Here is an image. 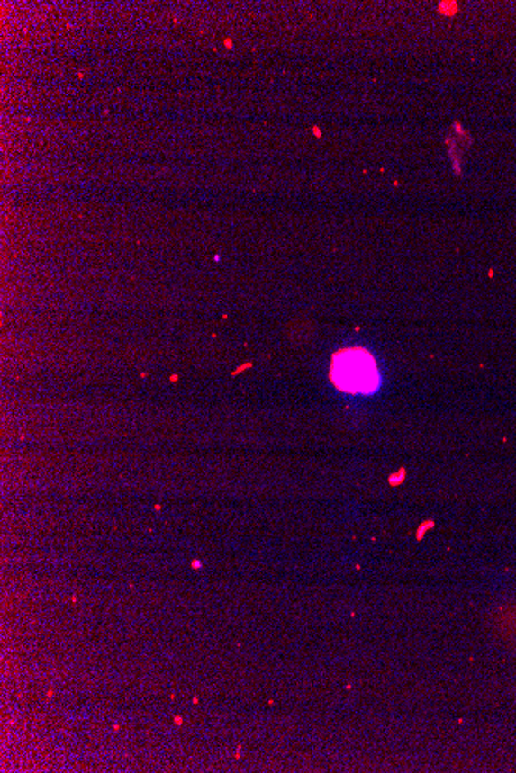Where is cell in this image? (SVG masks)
<instances>
[{"mask_svg":"<svg viewBox=\"0 0 516 773\" xmlns=\"http://www.w3.org/2000/svg\"><path fill=\"white\" fill-rule=\"evenodd\" d=\"M331 380L349 394H371L381 383L379 369L370 352L362 347H349L332 357Z\"/></svg>","mask_w":516,"mask_h":773,"instance_id":"1","label":"cell"},{"mask_svg":"<svg viewBox=\"0 0 516 773\" xmlns=\"http://www.w3.org/2000/svg\"><path fill=\"white\" fill-rule=\"evenodd\" d=\"M430 526H431V525H424V526H422V528L419 530V537H422V535H424V531L429 530Z\"/></svg>","mask_w":516,"mask_h":773,"instance_id":"2","label":"cell"}]
</instances>
